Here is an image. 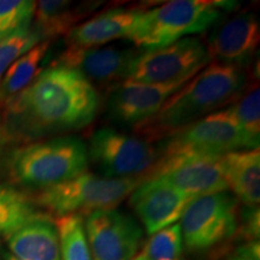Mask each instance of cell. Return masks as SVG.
<instances>
[{
  "label": "cell",
  "mask_w": 260,
  "mask_h": 260,
  "mask_svg": "<svg viewBox=\"0 0 260 260\" xmlns=\"http://www.w3.org/2000/svg\"><path fill=\"white\" fill-rule=\"evenodd\" d=\"M4 105L3 135L30 139L89 125L99 111L100 98L93 83L77 71L52 65Z\"/></svg>",
  "instance_id": "1"
},
{
  "label": "cell",
  "mask_w": 260,
  "mask_h": 260,
  "mask_svg": "<svg viewBox=\"0 0 260 260\" xmlns=\"http://www.w3.org/2000/svg\"><path fill=\"white\" fill-rule=\"evenodd\" d=\"M245 82L237 65L209 64L169 98L157 115L135 126L136 133L148 139L168 138L235 99Z\"/></svg>",
  "instance_id": "2"
},
{
  "label": "cell",
  "mask_w": 260,
  "mask_h": 260,
  "mask_svg": "<svg viewBox=\"0 0 260 260\" xmlns=\"http://www.w3.org/2000/svg\"><path fill=\"white\" fill-rule=\"evenodd\" d=\"M88 161L82 140L63 136L15 149L8 169L11 180L18 186L40 191L79 176L87 171Z\"/></svg>",
  "instance_id": "3"
},
{
  "label": "cell",
  "mask_w": 260,
  "mask_h": 260,
  "mask_svg": "<svg viewBox=\"0 0 260 260\" xmlns=\"http://www.w3.org/2000/svg\"><path fill=\"white\" fill-rule=\"evenodd\" d=\"M237 8L235 2L174 0L142 12L132 41L144 50L174 44L189 34L205 31L218 23L223 11Z\"/></svg>",
  "instance_id": "4"
},
{
  "label": "cell",
  "mask_w": 260,
  "mask_h": 260,
  "mask_svg": "<svg viewBox=\"0 0 260 260\" xmlns=\"http://www.w3.org/2000/svg\"><path fill=\"white\" fill-rule=\"evenodd\" d=\"M144 180V176L109 178L84 171L69 181L38 191L31 199L39 209L58 218L69 214L81 216V213L116 209Z\"/></svg>",
  "instance_id": "5"
},
{
  "label": "cell",
  "mask_w": 260,
  "mask_h": 260,
  "mask_svg": "<svg viewBox=\"0 0 260 260\" xmlns=\"http://www.w3.org/2000/svg\"><path fill=\"white\" fill-rule=\"evenodd\" d=\"M259 148V141L243 130L228 109L212 112L168 136L159 155L193 153L212 157Z\"/></svg>",
  "instance_id": "6"
},
{
  "label": "cell",
  "mask_w": 260,
  "mask_h": 260,
  "mask_svg": "<svg viewBox=\"0 0 260 260\" xmlns=\"http://www.w3.org/2000/svg\"><path fill=\"white\" fill-rule=\"evenodd\" d=\"M212 57L198 38H183L161 48L146 50L133 59L125 80L148 84L187 83Z\"/></svg>",
  "instance_id": "7"
},
{
  "label": "cell",
  "mask_w": 260,
  "mask_h": 260,
  "mask_svg": "<svg viewBox=\"0 0 260 260\" xmlns=\"http://www.w3.org/2000/svg\"><path fill=\"white\" fill-rule=\"evenodd\" d=\"M237 200L220 193L195 198L181 216L183 246L190 252H205L224 243L236 233Z\"/></svg>",
  "instance_id": "8"
},
{
  "label": "cell",
  "mask_w": 260,
  "mask_h": 260,
  "mask_svg": "<svg viewBox=\"0 0 260 260\" xmlns=\"http://www.w3.org/2000/svg\"><path fill=\"white\" fill-rule=\"evenodd\" d=\"M87 152L88 160L109 178L145 177L159 158L149 142L110 128L94 133Z\"/></svg>",
  "instance_id": "9"
},
{
  "label": "cell",
  "mask_w": 260,
  "mask_h": 260,
  "mask_svg": "<svg viewBox=\"0 0 260 260\" xmlns=\"http://www.w3.org/2000/svg\"><path fill=\"white\" fill-rule=\"evenodd\" d=\"M222 157L193 153L159 155L145 180L160 178L191 198L220 193L228 189L220 165Z\"/></svg>",
  "instance_id": "10"
},
{
  "label": "cell",
  "mask_w": 260,
  "mask_h": 260,
  "mask_svg": "<svg viewBox=\"0 0 260 260\" xmlns=\"http://www.w3.org/2000/svg\"><path fill=\"white\" fill-rule=\"evenodd\" d=\"M84 232L92 260H132L144 235L134 218L116 209L87 214Z\"/></svg>",
  "instance_id": "11"
},
{
  "label": "cell",
  "mask_w": 260,
  "mask_h": 260,
  "mask_svg": "<svg viewBox=\"0 0 260 260\" xmlns=\"http://www.w3.org/2000/svg\"><path fill=\"white\" fill-rule=\"evenodd\" d=\"M186 83L148 84L124 80L113 86L107 113L113 122L138 126L148 121Z\"/></svg>",
  "instance_id": "12"
},
{
  "label": "cell",
  "mask_w": 260,
  "mask_h": 260,
  "mask_svg": "<svg viewBox=\"0 0 260 260\" xmlns=\"http://www.w3.org/2000/svg\"><path fill=\"white\" fill-rule=\"evenodd\" d=\"M138 56L135 50L126 47L69 46L53 65L68 68L82 75L90 83L102 86L118 84L125 80L129 65Z\"/></svg>",
  "instance_id": "13"
},
{
  "label": "cell",
  "mask_w": 260,
  "mask_h": 260,
  "mask_svg": "<svg viewBox=\"0 0 260 260\" xmlns=\"http://www.w3.org/2000/svg\"><path fill=\"white\" fill-rule=\"evenodd\" d=\"M191 198L157 177L144 180L130 194V205L138 214L146 232L153 235L181 218Z\"/></svg>",
  "instance_id": "14"
},
{
  "label": "cell",
  "mask_w": 260,
  "mask_h": 260,
  "mask_svg": "<svg viewBox=\"0 0 260 260\" xmlns=\"http://www.w3.org/2000/svg\"><path fill=\"white\" fill-rule=\"evenodd\" d=\"M260 40V25L256 15L242 12L214 29L209 39L207 51L220 63L241 65L254 54Z\"/></svg>",
  "instance_id": "15"
},
{
  "label": "cell",
  "mask_w": 260,
  "mask_h": 260,
  "mask_svg": "<svg viewBox=\"0 0 260 260\" xmlns=\"http://www.w3.org/2000/svg\"><path fill=\"white\" fill-rule=\"evenodd\" d=\"M142 12L124 8L107 10L71 29L67 34L68 45L95 47L121 39L132 40Z\"/></svg>",
  "instance_id": "16"
},
{
  "label": "cell",
  "mask_w": 260,
  "mask_h": 260,
  "mask_svg": "<svg viewBox=\"0 0 260 260\" xmlns=\"http://www.w3.org/2000/svg\"><path fill=\"white\" fill-rule=\"evenodd\" d=\"M224 180L245 206H259L260 152L259 148L241 149L220 158Z\"/></svg>",
  "instance_id": "17"
},
{
  "label": "cell",
  "mask_w": 260,
  "mask_h": 260,
  "mask_svg": "<svg viewBox=\"0 0 260 260\" xmlns=\"http://www.w3.org/2000/svg\"><path fill=\"white\" fill-rule=\"evenodd\" d=\"M6 243L18 260H60L57 228L48 217L28 223L6 237Z\"/></svg>",
  "instance_id": "18"
},
{
  "label": "cell",
  "mask_w": 260,
  "mask_h": 260,
  "mask_svg": "<svg viewBox=\"0 0 260 260\" xmlns=\"http://www.w3.org/2000/svg\"><path fill=\"white\" fill-rule=\"evenodd\" d=\"M94 4L74 5L63 0H44L35 3L34 28L44 40L68 34L71 29L92 11Z\"/></svg>",
  "instance_id": "19"
},
{
  "label": "cell",
  "mask_w": 260,
  "mask_h": 260,
  "mask_svg": "<svg viewBox=\"0 0 260 260\" xmlns=\"http://www.w3.org/2000/svg\"><path fill=\"white\" fill-rule=\"evenodd\" d=\"M30 197L16 188L0 184V236L9 237L32 220L46 218Z\"/></svg>",
  "instance_id": "20"
},
{
  "label": "cell",
  "mask_w": 260,
  "mask_h": 260,
  "mask_svg": "<svg viewBox=\"0 0 260 260\" xmlns=\"http://www.w3.org/2000/svg\"><path fill=\"white\" fill-rule=\"evenodd\" d=\"M48 48L50 40L39 42L31 50L12 63L0 81V103L5 104L32 82L39 74V68L46 57Z\"/></svg>",
  "instance_id": "21"
},
{
  "label": "cell",
  "mask_w": 260,
  "mask_h": 260,
  "mask_svg": "<svg viewBox=\"0 0 260 260\" xmlns=\"http://www.w3.org/2000/svg\"><path fill=\"white\" fill-rule=\"evenodd\" d=\"M60 260H92L84 223L80 214L59 217L56 224Z\"/></svg>",
  "instance_id": "22"
},
{
  "label": "cell",
  "mask_w": 260,
  "mask_h": 260,
  "mask_svg": "<svg viewBox=\"0 0 260 260\" xmlns=\"http://www.w3.org/2000/svg\"><path fill=\"white\" fill-rule=\"evenodd\" d=\"M183 247L181 226L175 223L153 234L141 252L148 260H183Z\"/></svg>",
  "instance_id": "23"
},
{
  "label": "cell",
  "mask_w": 260,
  "mask_h": 260,
  "mask_svg": "<svg viewBox=\"0 0 260 260\" xmlns=\"http://www.w3.org/2000/svg\"><path fill=\"white\" fill-rule=\"evenodd\" d=\"M41 41H44V39L34 28L30 27V23L19 28L10 37L3 39L0 41V81L12 63Z\"/></svg>",
  "instance_id": "24"
},
{
  "label": "cell",
  "mask_w": 260,
  "mask_h": 260,
  "mask_svg": "<svg viewBox=\"0 0 260 260\" xmlns=\"http://www.w3.org/2000/svg\"><path fill=\"white\" fill-rule=\"evenodd\" d=\"M239 125L251 138H260V92L259 84L254 83L247 92L237 98L232 106L228 107Z\"/></svg>",
  "instance_id": "25"
},
{
  "label": "cell",
  "mask_w": 260,
  "mask_h": 260,
  "mask_svg": "<svg viewBox=\"0 0 260 260\" xmlns=\"http://www.w3.org/2000/svg\"><path fill=\"white\" fill-rule=\"evenodd\" d=\"M34 11L35 2L30 0H0V41L31 23Z\"/></svg>",
  "instance_id": "26"
},
{
  "label": "cell",
  "mask_w": 260,
  "mask_h": 260,
  "mask_svg": "<svg viewBox=\"0 0 260 260\" xmlns=\"http://www.w3.org/2000/svg\"><path fill=\"white\" fill-rule=\"evenodd\" d=\"M240 233L247 242L259 241V206H243L241 211V219H240Z\"/></svg>",
  "instance_id": "27"
},
{
  "label": "cell",
  "mask_w": 260,
  "mask_h": 260,
  "mask_svg": "<svg viewBox=\"0 0 260 260\" xmlns=\"http://www.w3.org/2000/svg\"><path fill=\"white\" fill-rule=\"evenodd\" d=\"M228 260H260L259 241L246 242L240 246Z\"/></svg>",
  "instance_id": "28"
},
{
  "label": "cell",
  "mask_w": 260,
  "mask_h": 260,
  "mask_svg": "<svg viewBox=\"0 0 260 260\" xmlns=\"http://www.w3.org/2000/svg\"><path fill=\"white\" fill-rule=\"evenodd\" d=\"M0 260H18L15 255H12L6 248H0Z\"/></svg>",
  "instance_id": "29"
},
{
  "label": "cell",
  "mask_w": 260,
  "mask_h": 260,
  "mask_svg": "<svg viewBox=\"0 0 260 260\" xmlns=\"http://www.w3.org/2000/svg\"><path fill=\"white\" fill-rule=\"evenodd\" d=\"M132 260H148L147 259V256H146L144 253H140V254H138L136 256H134V258H133Z\"/></svg>",
  "instance_id": "30"
},
{
  "label": "cell",
  "mask_w": 260,
  "mask_h": 260,
  "mask_svg": "<svg viewBox=\"0 0 260 260\" xmlns=\"http://www.w3.org/2000/svg\"><path fill=\"white\" fill-rule=\"evenodd\" d=\"M2 145H3V129L0 125V155H2Z\"/></svg>",
  "instance_id": "31"
}]
</instances>
